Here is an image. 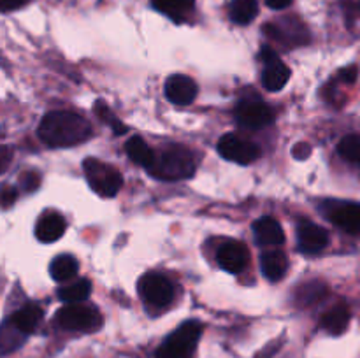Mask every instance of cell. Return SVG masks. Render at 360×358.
Masks as SVG:
<instances>
[{"mask_svg":"<svg viewBox=\"0 0 360 358\" xmlns=\"http://www.w3.org/2000/svg\"><path fill=\"white\" fill-rule=\"evenodd\" d=\"M37 133L39 139L49 147H69L86 140L91 126L77 112L53 111L42 118Z\"/></svg>","mask_w":360,"mask_h":358,"instance_id":"1","label":"cell"},{"mask_svg":"<svg viewBox=\"0 0 360 358\" xmlns=\"http://www.w3.org/2000/svg\"><path fill=\"white\" fill-rule=\"evenodd\" d=\"M146 171L162 181H179L192 178L195 172V161L186 147L171 144L155 153L153 161Z\"/></svg>","mask_w":360,"mask_h":358,"instance_id":"2","label":"cell"},{"mask_svg":"<svg viewBox=\"0 0 360 358\" xmlns=\"http://www.w3.org/2000/svg\"><path fill=\"white\" fill-rule=\"evenodd\" d=\"M202 325L197 321H186L164 340L157 351V358H195Z\"/></svg>","mask_w":360,"mask_h":358,"instance_id":"3","label":"cell"},{"mask_svg":"<svg viewBox=\"0 0 360 358\" xmlns=\"http://www.w3.org/2000/svg\"><path fill=\"white\" fill-rule=\"evenodd\" d=\"M83 171L86 174L91 190L102 197H115L123 185V178L118 168L104 164L97 158H86L83 161Z\"/></svg>","mask_w":360,"mask_h":358,"instance_id":"4","label":"cell"},{"mask_svg":"<svg viewBox=\"0 0 360 358\" xmlns=\"http://www.w3.org/2000/svg\"><path fill=\"white\" fill-rule=\"evenodd\" d=\"M55 319L62 329L74 332H95L102 325L101 312L95 307L81 304L65 305L56 312Z\"/></svg>","mask_w":360,"mask_h":358,"instance_id":"5","label":"cell"},{"mask_svg":"<svg viewBox=\"0 0 360 358\" xmlns=\"http://www.w3.org/2000/svg\"><path fill=\"white\" fill-rule=\"evenodd\" d=\"M139 293L148 305L167 307L174 298V286L164 274L148 272L141 277Z\"/></svg>","mask_w":360,"mask_h":358,"instance_id":"6","label":"cell"},{"mask_svg":"<svg viewBox=\"0 0 360 358\" xmlns=\"http://www.w3.org/2000/svg\"><path fill=\"white\" fill-rule=\"evenodd\" d=\"M218 153L225 160L248 165L260 157V147L248 139H243L238 133H227L218 140Z\"/></svg>","mask_w":360,"mask_h":358,"instance_id":"7","label":"cell"},{"mask_svg":"<svg viewBox=\"0 0 360 358\" xmlns=\"http://www.w3.org/2000/svg\"><path fill=\"white\" fill-rule=\"evenodd\" d=\"M260 58L264 60L266 67L262 72V84L266 90L269 91H280L287 86L288 79H290V69L278 58L276 53L271 48L264 46L260 49Z\"/></svg>","mask_w":360,"mask_h":358,"instance_id":"8","label":"cell"},{"mask_svg":"<svg viewBox=\"0 0 360 358\" xmlns=\"http://www.w3.org/2000/svg\"><path fill=\"white\" fill-rule=\"evenodd\" d=\"M236 119H238L239 125L246 126V128L259 130L264 126H269L274 121V112L264 102L250 98V100H243L236 107Z\"/></svg>","mask_w":360,"mask_h":358,"instance_id":"9","label":"cell"},{"mask_svg":"<svg viewBox=\"0 0 360 358\" xmlns=\"http://www.w3.org/2000/svg\"><path fill=\"white\" fill-rule=\"evenodd\" d=\"M327 218L336 227L348 234L360 232V204L355 202H329L323 206Z\"/></svg>","mask_w":360,"mask_h":358,"instance_id":"10","label":"cell"},{"mask_svg":"<svg viewBox=\"0 0 360 358\" xmlns=\"http://www.w3.org/2000/svg\"><path fill=\"white\" fill-rule=\"evenodd\" d=\"M264 32L269 35L274 41H280L288 46H299L306 44L309 41V34L299 21L287 18L281 23H271L264 27Z\"/></svg>","mask_w":360,"mask_h":358,"instance_id":"11","label":"cell"},{"mask_svg":"<svg viewBox=\"0 0 360 358\" xmlns=\"http://www.w3.org/2000/svg\"><path fill=\"white\" fill-rule=\"evenodd\" d=\"M165 97L176 105H188L195 100L197 93H199V88L197 83L188 76H181V74H176L171 76L165 81Z\"/></svg>","mask_w":360,"mask_h":358,"instance_id":"12","label":"cell"},{"mask_svg":"<svg viewBox=\"0 0 360 358\" xmlns=\"http://www.w3.org/2000/svg\"><path fill=\"white\" fill-rule=\"evenodd\" d=\"M218 263L224 270L232 274H238L241 270L246 269L248 265V260H250V253L248 248H246L243 242L239 241H229L218 249Z\"/></svg>","mask_w":360,"mask_h":358,"instance_id":"13","label":"cell"},{"mask_svg":"<svg viewBox=\"0 0 360 358\" xmlns=\"http://www.w3.org/2000/svg\"><path fill=\"white\" fill-rule=\"evenodd\" d=\"M297 241L304 253H320L329 244V234L311 221H301L297 225Z\"/></svg>","mask_w":360,"mask_h":358,"instance_id":"14","label":"cell"},{"mask_svg":"<svg viewBox=\"0 0 360 358\" xmlns=\"http://www.w3.org/2000/svg\"><path fill=\"white\" fill-rule=\"evenodd\" d=\"M253 234H255L257 242L262 246H280L285 241V234L280 221L271 216L259 218L253 225Z\"/></svg>","mask_w":360,"mask_h":358,"instance_id":"15","label":"cell"},{"mask_svg":"<svg viewBox=\"0 0 360 358\" xmlns=\"http://www.w3.org/2000/svg\"><path fill=\"white\" fill-rule=\"evenodd\" d=\"M67 223L62 214L48 213L35 225V235L41 242H55L65 234Z\"/></svg>","mask_w":360,"mask_h":358,"instance_id":"16","label":"cell"},{"mask_svg":"<svg viewBox=\"0 0 360 358\" xmlns=\"http://www.w3.org/2000/svg\"><path fill=\"white\" fill-rule=\"evenodd\" d=\"M260 265H262V272L267 279L280 281L288 269L287 255L280 249H269L260 256Z\"/></svg>","mask_w":360,"mask_h":358,"instance_id":"17","label":"cell"},{"mask_svg":"<svg viewBox=\"0 0 360 358\" xmlns=\"http://www.w3.org/2000/svg\"><path fill=\"white\" fill-rule=\"evenodd\" d=\"M42 318V311L39 305L28 304L25 307L18 309L13 316H11V321L18 326L23 333H32L35 329H37L39 321Z\"/></svg>","mask_w":360,"mask_h":358,"instance_id":"18","label":"cell"},{"mask_svg":"<svg viewBox=\"0 0 360 358\" xmlns=\"http://www.w3.org/2000/svg\"><path fill=\"white\" fill-rule=\"evenodd\" d=\"M322 329L327 330L333 336H340L345 330L348 329V323H350V311H348L345 305H338V307L330 309L326 314L322 316Z\"/></svg>","mask_w":360,"mask_h":358,"instance_id":"19","label":"cell"},{"mask_svg":"<svg viewBox=\"0 0 360 358\" xmlns=\"http://www.w3.org/2000/svg\"><path fill=\"white\" fill-rule=\"evenodd\" d=\"M79 265H77V260L72 255H60L49 265V274L55 281L63 283V281H70L72 277H76Z\"/></svg>","mask_w":360,"mask_h":358,"instance_id":"20","label":"cell"},{"mask_svg":"<svg viewBox=\"0 0 360 358\" xmlns=\"http://www.w3.org/2000/svg\"><path fill=\"white\" fill-rule=\"evenodd\" d=\"M25 339H27V333L21 332L9 318L0 326V353L6 354L18 350L25 343Z\"/></svg>","mask_w":360,"mask_h":358,"instance_id":"21","label":"cell"},{"mask_svg":"<svg viewBox=\"0 0 360 358\" xmlns=\"http://www.w3.org/2000/svg\"><path fill=\"white\" fill-rule=\"evenodd\" d=\"M127 154H129L130 160L136 161L137 165H141V167L144 168L150 167L151 161H153L155 158V151L151 150L146 144V140L141 139L139 135L127 140Z\"/></svg>","mask_w":360,"mask_h":358,"instance_id":"22","label":"cell"},{"mask_svg":"<svg viewBox=\"0 0 360 358\" xmlns=\"http://www.w3.org/2000/svg\"><path fill=\"white\" fill-rule=\"evenodd\" d=\"M327 295V286L322 281H309V283L301 284V286L295 290V300L299 305L306 307V305H313L316 302L322 300Z\"/></svg>","mask_w":360,"mask_h":358,"instance_id":"23","label":"cell"},{"mask_svg":"<svg viewBox=\"0 0 360 358\" xmlns=\"http://www.w3.org/2000/svg\"><path fill=\"white\" fill-rule=\"evenodd\" d=\"M229 14L234 23L248 25L259 14V2L257 0H232Z\"/></svg>","mask_w":360,"mask_h":358,"instance_id":"24","label":"cell"},{"mask_svg":"<svg viewBox=\"0 0 360 358\" xmlns=\"http://www.w3.org/2000/svg\"><path fill=\"white\" fill-rule=\"evenodd\" d=\"M91 291V283L88 279H79L72 284H67V286L60 288L58 297L60 300H63L65 304H79L84 298L90 297Z\"/></svg>","mask_w":360,"mask_h":358,"instance_id":"25","label":"cell"},{"mask_svg":"<svg viewBox=\"0 0 360 358\" xmlns=\"http://www.w3.org/2000/svg\"><path fill=\"white\" fill-rule=\"evenodd\" d=\"M153 7L172 20H181L193 7V0H151Z\"/></svg>","mask_w":360,"mask_h":358,"instance_id":"26","label":"cell"},{"mask_svg":"<svg viewBox=\"0 0 360 358\" xmlns=\"http://www.w3.org/2000/svg\"><path fill=\"white\" fill-rule=\"evenodd\" d=\"M94 111H95V114H97L98 118H101L102 121L105 123V125L111 126L112 132H115L116 135H123V133H127V130H129V128H127V126L123 125V123L120 121L118 118H116L115 112H112L111 109H109L108 105L104 104V102H102V100L95 102Z\"/></svg>","mask_w":360,"mask_h":358,"instance_id":"27","label":"cell"},{"mask_svg":"<svg viewBox=\"0 0 360 358\" xmlns=\"http://www.w3.org/2000/svg\"><path fill=\"white\" fill-rule=\"evenodd\" d=\"M341 157L347 161L360 165V135H347L340 140L338 146Z\"/></svg>","mask_w":360,"mask_h":358,"instance_id":"28","label":"cell"},{"mask_svg":"<svg viewBox=\"0 0 360 358\" xmlns=\"http://www.w3.org/2000/svg\"><path fill=\"white\" fill-rule=\"evenodd\" d=\"M20 183L23 190H27V192H34V190L39 186V183H41V178H39V174H35V172H27V174L21 175Z\"/></svg>","mask_w":360,"mask_h":358,"instance_id":"29","label":"cell"},{"mask_svg":"<svg viewBox=\"0 0 360 358\" xmlns=\"http://www.w3.org/2000/svg\"><path fill=\"white\" fill-rule=\"evenodd\" d=\"M18 199V190L13 188V186H7V188H2L0 192V206L2 207H11Z\"/></svg>","mask_w":360,"mask_h":358,"instance_id":"30","label":"cell"},{"mask_svg":"<svg viewBox=\"0 0 360 358\" xmlns=\"http://www.w3.org/2000/svg\"><path fill=\"white\" fill-rule=\"evenodd\" d=\"M292 154H294L297 160H304V158H308L309 154H311V146H309L308 142L295 144V146L292 147Z\"/></svg>","mask_w":360,"mask_h":358,"instance_id":"31","label":"cell"},{"mask_svg":"<svg viewBox=\"0 0 360 358\" xmlns=\"http://www.w3.org/2000/svg\"><path fill=\"white\" fill-rule=\"evenodd\" d=\"M28 0H0V11L2 13H9V11L21 9L23 6H27Z\"/></svg>","mask_w":360,"mask_h":358,"instance_id":"32","label":"cell"},{"mask_svg":"<svg viewBox=\"0 0 360 358\" xmlns=\"http://www.w3.org/2000/svg\"><path fill=\"white\" fill-rule=\"evenodd\" d=\"M359 70L355 67H348V69H343L340 72V77L345 81V83H354L355 77H357Z\"/></svg>","mask_w":360,"mask_h":358,"instance_id":"33","label":"cell"},{"mask_svg":"<svg viewBox=\"0 0 360 358\" xmlns=\"http://www.w3.org/2000/svg\"><path fill=\"white\" fill-rule=\"evenodd\" d=\"M267 6L271 7V9H285V7H288L292 4V0H266Z\"/></svg>","mask_w":360,"mask_h":358,"instance_id":"34","label":"cell"}]
</instances>
